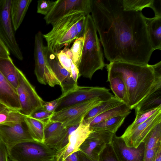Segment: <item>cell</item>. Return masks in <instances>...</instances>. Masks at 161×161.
<instances>
[{
	"label": "cell",
	"instance_id": "obj_45",
	"mask_svg": "<svg viewBox=\"0 0 161 161\" xmlns=\"http://www.w3.org/2000/svg\"><path fill=\"white\" fill-rule=\"evenodd\" d=\"M63 161H80L78 151L70 154Z\"/></svg>",
	"mask_w": 161,
	"mask_h": 161
},
{
	"label": "cell",
	"instance_id": "obj_26",
	"mask_svg": "<svg viewBox=\"0 0 161 161\" xmlns=\"http://www.w3.org/2000/svg\"><path fill=\"white\" fill-rule=\"evenodd\" d=\"M127 115H122L110 118L92 126H90L92 131H101L115 134L118 129L124 123Z\"/></svg>",
	"mask_w": 161,
	"mask_h": 161
},
{
	"label": "cell",
	"instance_id": "obj_41",
	"mask_svg": "<svg viewBox=\"0 0 161 161\" xmlns=\"http://www.w3.org/2000/svg\"><path fill=\"white\" fill-rule=\"evenodd\" d=\"M10 52L0 38V58H7L9 57Z\"/></svg>",
	"mask_w": 161,
	"mask_h": 161
},
{
	"label": "cell",
	"instance_id": "obj_11",
	"mask_svg": "<svg viewBox=\"0 0 161 161\" xmlns=\"http://www.w3.org/2000/svg\"><path fill=\"white\" fill-rule=\"evenodd\" d=\"M115 134L107 131L92 130L79 150L90 159L99 161L101 154L111 144Z\"/></svg>",
	"mask_w": 161,
	"mask_h": 161
},
{
	"label": "cell",
	"instance_id": "obj_25",
	"mask_svg": "<svg viewBox=\"0 0 161 161\" xmlns=\"http://www.w3.org/2000/svg\"><path fill=\"white\" fill-rule=\"evenodd\" d=\"M130 107L125 103H123L110 109L96 116L90 121L89 125L92 126L106 119L118 116H127L130 113Z\"/></svg>",
	"mask_w": 161,
	"mask_h": 161
},
{
	"label": "cell",
	"instance_id": "obj_46",
	"mask_svg": "<svg viewBox=\"0 0 161 161\" xmlns=\"http://www.w3.org/2000/svg\"><path fill=\"white\" fill-rule=\"evenodd\" d=\"M78 152L80 161H97L90 159L80 150Z\"/></svg>",
	"mask_w": 161,
	"mask_h": 161
},
{
	"label": "cell",
	"instance_id": "obj_43",
	"mask_svg": "<svg viewBox=\"0 0 161 161\" xmlns=\"http://www.w3.org/2000/svg\"><path fill=\"white\" fill-rule=\"evenodd\" d=\"M152 9L155 16H161V0H154Z\"/></svg>",
	"mask_w": 161,
	"mask_h": 161
},
{
	"label": "cell",
	"instance_id": "obj_10",
	"mask_svg": "<svg viewBox=\"0 0 161 161\" xmlns=\"http://www.w3.org/2000/svg\"><path fill=\"white\" fill-rule=\"evenodd\" d=\"M43 34L38 32L35 36L34 58V72L38 82L41 84H48L52 87L60 85L56 76L45 60L43 52Z\"/></svg>",
	"mask_w": 161,
	"mask_h": 161
},
{
	"label": "cell",
	"instance_id": "obj_38",
	"mask_svg": "<svg viewBox=\"0 0 161 161\" xmlns=\"http://www.w3.org/2000/svg\"><path fill=\"white\" fill-rule=\"evenodd\" d=\"M60 103V99L58 98L52 101L49 102H45L42 108L49 112H54Z\"/></svg>",
	"mask_w": 161,
	"mask_h": 161
},
{
	"label": "cell",
	"instance_id": "obj_29",
	"mask_svg": "<svg viewBox=\"0 0 161 161\" xmlns=\"http://www.w3.org/2000/svg\"><path fill=\"white\" fill-rule=\"evenodd\" d=\"M124 103L114 96L109 99L103 101L98 105L92 108L83 120L86 123L89 125L91 120L96 116Z\"/></svg>",
	"mask_w": 161,
	"mask_h": 161
},
{
	"label": "cell",
	"instance_id": "obj_5",
	"mask_svg": "<svg viewBox=\"0 0 161 161\" xmlns=\"http://www.w3.org/2000/svg\"><path fill=\"white\" fill-rule=\"evenodd\" d=\"M7 151L11 161H56L55 151L34 140L19 143Z\"/></svg>",
	"mask_w": 161,
	"mask_h": 161
},
{
	"label": "cell",
	"instance_id": "obj_15",
	"mask_svg": "<svg viewBox=\"0 0 161 161\" xmlns=\"http://www.w3.org/2000/svg\"><path fill=\"white\" fill-rule=\"evenodd\" d=\"M43 52L47 63L50 67L60 83L62 95L72 91L77 86V82L72 77L70 72L65 69L59 62L56 54L47 46H44Z\"/></svg>",
	"mask_w": 161,
	"mask_h": 161
},
{
	"label": "cell",
	"instance_id": "obj_20",
	"mask_svg": "<svg viewBox=\"0 0 161 161\" xmlns=\"http://www.w3.org/2000/svg\"><path fill=\"white\" fill-rule=\"evenodd\" d=\"M31 0H12L10 7L11 21L15 31L21 25Z\"/></svg>",
	"mask_w": 161,
	"mask_h": 161
},
{
	"label": "cell",
	"instance_id": "obj_24",
	"mask_svg": "<svg viewBox=\"0 0 161 161\" xmlns=\"http://www.w3.org/2000/svg\"><path fill=\"white\" fill-rule=\"evenodd\" d=\"M161 106V88L151 92L135 108L136 114L146 112Z\"/></svg>",
	"mask_w": 161,
	"mask_h": 161
},
{
	"label": "cell",
	"instance_id": "obj_17",
	"mask_svg": "<svg viewBox=\"0 0 161 161\" xmlns=\"http://www.w3.org/2000/svg\"><path fill=\"white\" fill-rule=\"evenodd\" d=\"M91 131L89 125L83 119L78 127L69 134L67 144L56 152V161H63L70 154L78 151Z\"/></svg>",
	"mask_w": 161,
	"mask_h": 161
},
{
	"label": "cell",
	"instance_id": "obj_12",
	"mask_svg": "<svg viewBox=\"0 0 161 161\" xmlns=\"http://www.w3.org/2000/svg\"><path fill=\"white\" fill-rule=\"evenodd\" d=\"M93 0H58L44 18L46 23L52 25L57 20L73 11L84 12L87 16L91 13Z\"/></svg>",
	"mask_w": 161,
	"mask_h": 161
},
{
	"label": "cell",
	"instance_id": "obj_3",
	"mask_svg": "<svg viewBox=\"0 0 161 161\" xmlns=\"http://www.w3.org/2000/svg\"><path fill=\"white\" fill-rule=\"evenodd\" d=\"M83 36L84 44L78 69L80 76L91 79L97 70L106 66L97 31L90 14L86 16Z\"/></svg>",
	"mask_w": 161,
	"mask_h": 161
},
{
	"label": "cell",
	"instance_id": "obj_18",
	"mask_svg": "<svg viewBox=\"0 0 161 161\" xmlns=\"http://www.w3.org/2000/svg\"><path fill=\"white\" fill-rule=\"evenodd\" d=\"M111 145L118 161H143L144 143L137 148L129 147L115 134Z\"/></svg>",
	"mask_w": 161,
	"mask_h": 161
},
{
	"label": "cell",
	"instance_id": "obj_4",
	"mask_svg": "<svg viewBox=\"0 0 161 161\" xmlns=\"http://www.w3.org/2000/svg\"><path fill=\"white\" fill-rule=\"evenodd\" d=\"M86 15L83 12L73 11L61 17L52 25V29L43 35L47 47L57 54L62 49L69 48L80 37L77 28L78 21Z\"/></svg>",
	"mask_w": 161,
	"mask_h": 161
},
{
	"label": "cell",
	"instance_id": "obj_21",
	"mask_svg": "<svg viewBox=\"0 0 161 161\" xmlns=\"http://www.w3.org/2000/svg\"><path fill=\"white\" fill-rule=\"evenodd\" d=\"M149 39L154 50H161V16L145 17Z\"/></svg>",
	"mask_w": 161,
	"mask_h": 161
},
{
	"label": "cell",
	"instance_id": "obj_6",
	"mask_svg": "<svg viewBox=\"0 0 161 161\" xmlns=\"http://www.w3.org/2000/svg\"><path fill=\"white\" fill-rule=\"evenodd\" d=\"M103 101L96 97L67 107L53 112L49 120L60 122L66 128L78 125L91 110Z\"/></svg>",
	"mask_w": 161,
	"mask_h": 161
},
{
	"label": "cell",
	"instance_id": "obj_34",
	"mask_svg": "<svg viewBox=\"0 0 161 161\" xmlns=\"http://www.w3.org/2000/svg\"><path fill=\"white\" fill-rule=\"evenodd\" d=\"M160 109H161V106L148 111L136 114L134 121L128 127L125 131H128L133 129L137 126L146 121L152 116Z\"/></svg>",
	"mask_w": 161,
	"mask_h": 161
},
{
	"label": "cell",
	"instance_id": "obj_22",
	"mask_svg": "<svg viewBox=\"0 0 161 161\" xmlns=\"http://www.w3.org/2000/svg\"><path fill=\"white\" fill-rule=\"evenodd\" d=\"M19 70L14 64L10 57L0 58V72L16 90Z\"/></svg>",
	"mask_w": 161,
	"mask_h": 161
},
{
	"label": "cell",
	"instance_id": "obj_9",
	"mask_svg": "<svg viewBox=\"0 0 161 161\" xmlns=\"http://www.w3.org/2000/svg\"><path fill=\"white\" fill-rule=\"evenodd\" d=\"M12 0H0V38L10 52L19 60L23 59L16 41L10 15Z\"/></svg>",
	"mask_w": 161,
	"mask_h": 161
},
{
	"label": "cell",
	"instance_id": "obj_42",
	"mask_svg": "<svg viewBox=\"0 0 161 161\" xmlns=\"http://www.w3.org/2000/svg\"><path fill=\"white\" fill-rule=\"evenodd\" d=\"M86 16L81 18L77 22L76 26L79 37L83 36L85 29Z\"/></svg>",
	"mask_w": 161,
	"mask_h": 161
},
{
	"label": "cell",
	"instance_id": "obj_28",
	"mask_svg": "<svg viewBox=\"0 0 161 161\" xmlns=\"http://www.w3.org/2000/svg\"><path fill=\"white\" fill-rule=\"evenodd\" d=\"M25 122L32 138L34 141L44 142V129L45 124L42 121L25 116Z\"/></svg>",
	"mask_w": 161,
	"mask_h": 161
},
{
	"label": "cell",
	"instance_id": "obj_13",
	"mask_svg": "<svg viewBox=\"0 0 161 161\" xmlns=\"http://www.w3.org/2000/svg\"><path fill=\"white\" fill-rule=\"evenodd\" d=\"M79 125L66 128L60 122L49 120L45 125L44 143L56 152L60 150L67 144L69 134Z\"/></svg>",
	"mask_w": 161,
	"mask_h": 161
},
{
	"label": "cell",
	"instance_id": "obj_31",
	"mask_svg": "<svg viewBox=\"0 0 161 161\" xmlns=\"http://www.w3.org/2000/svg\"><path fill=\"white\" fill-rule=\"evenodd\" d=\"M154 0H121L124 10L142 11L145 8H153Z\"/></svg>",
	"mask_w": 161,
	"mask_h": 161
},
{
	"label": "cell",
	"instance_id": "obj_37",
	"mask_svg": "<svg viewBox=\"0 0 161 161\" xmlns=\"http://www.w3.org/2000/svg\"><path fill=\"white\" fill-rule=\"evenodd\" d=\"M111 147V152L108 151V147L106 148L100 156L99 161H118Z\"/></svg>",
	"mask_w": 161,
	"mask_h": 161
},
{
	"label": "cell",
	"instance_id": "obj_7",
	"mask_svg": "<svg viewBox=\"0 0 161 161\" xmlns=\"http://www.w3.org/2000/svg\"><path fill=\"white\" fill-rule=\"evenodd\" d=\"M16 90L21 107L20 112L23 115L29 116L42 108L45 102L38 94L35 87L20 69Z\"/></svg>",
	"mask_w": 161,
	"mask_h": 161
},
{
	"label": "cell",
	"instance_id": "obj_19",
	"mask_svg": "<svg viewBox=\"0 0 161 161\" xmlns=\"http://www.w3.org/2000/svg\"><path fill=\"white\" fill-rule=\"evenodd\" d=\"M0 103L14 110H21L16 89L0 72Z\"/></svg>",
	"mask_w": 161,
	"mask_h": 161
},
{
	"label": "cell",
	"instance_id": "obj_27",
	"mask_svg": "<svg viewBox=\"0 0 161 161\" xmlns=\"http://www.w3.org/2000/svg\"><path fill=\"white\" fill-rule=\"evenodd\" d=\"M107 81L109 82L110 88L114 93V96L128 105L126 87L122 79L117 75L108 76Z\"/></svg>",
	"mask_w": 161,
	"mask_h": 161
},
{
	"label": "cell",
	"instance_id": "obj_14",
	"mask_svg": "<svg viewBox=\"0 0 161 161\" xmlns=\"http://www.w3.org/2000/svg\"><path fill=\"white\" fill-rule=\"evenodd\" d=\"M161 122V109L133 129L125 131L119 137L126 146L137 148L145 142L147 136L155 126Z\"/></svg>",
	"mask_w": 161,
	"mask_h": 161
},
{
	"label": "cell",
	"instance_id": "obj_40",
	"mask_svg": "<svg viewBox=\"0 0 161 161\" xmlns=\"http://www.w3.org/2000/svg\"><path fill=\"white\" fill-rule=\"evenodd\" d=\"M0 161H9L7 149L0 140Z\"/></svg>",
	"mask_w": 161,
	"mask_h": 161
},
{
	"label": "cell",
	"instance_id": "obj_23",
	"mask_svg": "<svg viewBox=\"0 0 161 161\" xmlns=\"http://www.w3.org/2000/svg\"><path fill=\"white\" fill-rule=\"evenodd\" d=\"M25 116L0 103V125H11L24 122Z\"/></svg>",
	"mask_w": 161,
	"mask_h": 161
},
{
	"label": "cell",
	"instance_id": "obj_39",
	"mask_svg": "<svg viewBox=\"0 0 161 161\" xmlns=\"http://www.w3.org/2000/svg\"><path fill=\"white\" fill-rule=\"evenodd\" d=\"M160 147H161V145L145 150L143 161H153L157 151Z\"/></svg>",
	"mask_w": 161,
	"mask_h": 161
},
{
	"label": "cell",
	"instance_id": "obj_35",
	"mask_svg": "<svg viewBox=\"0 0 161 161\" xmlns=\"http://www.w3.org/2000/svg\"><path fill=\"white\" fill-rule=\"evenodd\" d=\"M52 0H39L37 1V13L45 16L50 11L56 3Z\"/></svg>",
	"mask_w": 161,
	"mask_h": 161
},
{
	"label": "cell",
	"instance_id": "obj_30",
	"mask_svg": "<svg viewBox=\"0 0 161 161\" xmlns=\"http://www.w3.org/2000/svg\"><path fill=\"white\" fill-rule=\"evenodd\" d=\"M145 150L151 149L161 145V122L152 129L144 142Z\"/></svg>",
	"mask_w": 161,
	"mask_h": 161
},
{
	"label": "cell",
	"instance_id": "obj_2",
	"mask_svg": "<svg viewBox=\"0 0 161 161\" xmlns=\"http://www.w3.org/2000/svg\"><path fill=\"white\" fill-rule=\"evenodd\" d=\"M106 66L108 76H118L124 80L131 109H135L151 92L161 88V74L154 71L153 65L115 61Z\"/></svg>",
	"mask_w": 161,
	"mask_h": 161
},
{
	"label": "cell",
	"instance_id": "obj_16",
	"mask_svg": "<svg viewBox=\"0 0 161 161\" xmlns=\"http://www.w3.org/2000/svg\"><path fill=\"white\" fill-rule=\"evenodd\" d=\"M0 140L7 150L19 143L34 141L25 122L0 125Z\"/></svg>",
	"mask_w": 161,
	"mask_h": 161
},
{
	"label": "cell",
	"instance_id": "obj_8",
	"mask_svg": "<svg viewBox=\"0 0 161 161\" xmlns=\"http://www.w3.org/2000/svg\"><path fill=\"white\" fill-rule=\"evenodd\" d=\"M114 96L109 92V89L104 87L77 86L72 91L59 97L60 103L55 112L96 97L106 101Z\"/></svg>",
	"mask_w": 161,
	"mask_h": 161
},
{
	"label": "cell",
	"instance_id": "obj_44",
	"mask_svg": "<svg viewBox=\"0 0 161 161\" xmlns=\"http://www.w3.org/2000/svg\"><path fill=\"white\" fill-rule=\"evenodd\" d=\"M70 73L74 80L77 82L78 78L80 77L78 69L73 62L71 67Z\"/></svg>",
	"mask_w": 161,
	"mask_h": 161
},
{
	"label": "cell",
	"instance_id": "obj_1",
	"mask_svg": "<svg viewBox=\"0 0 161 161\" xmlns=\"http://www.w3.org/2000/svg\"><path fill=\"white\" fill-rule=\"evenodd\" d=\"M91 13L108 61L148 64L154 50L142 11L124 10L121 0H93Z\"/></svg>",
	"mask_w": 161,
	"mask_h": 161
},
{
	"label": "cell",
	"instance_id": "obj_36",
	"mask_svg": "<svg viewBox=\"0 0 161 161\" xmlns=\"http://www.w3.org/2000/svg\"><path fill=\"white\" fill-rule=\"evenodd\" d=\"M53 113L48 112L41 108L29 116L42 121L45 125L49 120Z\"/></svg>",
	"mask_w": 161,
	"mask_h": 161
},
{
	"label": "cell",
	"instance_id": "obj_33",
	"mask_svg": "<svg viewBox=\"0 0 161 161\" xmlns=\"http://www.w3.org/2000/svg\"><path fill=\"white\" fill-rule=\"evenodd\" d=\"M56 54L62 66L70 73L72 54L70 49L69 48H64Z\"/></svg>",
	"mask_w": 161,
	"mask_h": 161
},
{
	"label": "cell",
	"instance_id": "obj_32",
	"mask_svg": "<svg viewBox=\"0 0 161 161\" xmlns=\"http://www.w3.org/2000/svg\"><path fill=\"white\" fill-rule=\"evenodd\" d=\"M83 44V36L80 37L74 41L70 49L72 54V62L77 68L81 59Z\"/></svg>",
	"mask_w": 161,
	"mask_h": 161
},
{
	"label": "cell",
	"instance_id": "obj_47",
	"mask_svg": "<svg viewBox=\"0 0 161 161\" xmlns=\"http://www.w3.org/2000/svg\"><path fill=\"white\" fill-rule=\"evenodd\" d=\"M153 161H161V147L157 151Z\"/></svg>",
	"mask_w": 161,
	"mask_h": 161
}]
</instances>
